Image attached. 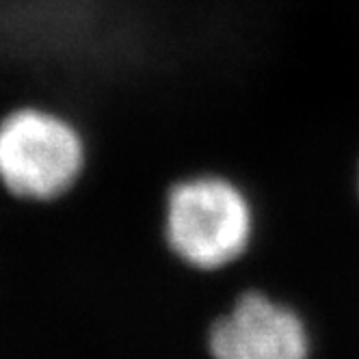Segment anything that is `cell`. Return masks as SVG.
<instances>
[{
  "instance_id": "2",
  "label": "cell",
  "mask_w": 359,
  "mask_h": 359,
  "mask_svg": "<svg viewBox=\"0 0 359 359\" xmlns=\"http://www.w3.org/2000/svg\"><path fill=\"white\" fill-rule=\"evenodd\" d=\"M167 247L184 264L215 271L236 262L253 236V208L232 177L199 169L177 175L161 201Z\"/></svg>"
},
{
  "instance_id": "3",
  "label": "cell",
  "mask_w": 359,
  "mask_h": 359,
  "mask_svg": "<svg viewBox=\"0 0 359 359\" xmlns=\"http://www.w3.org/2000/svg\"><path fill=\"white\" fill-rule=\"evenodd\" d=\"M212 359H307L310 338L290 307L262 292H245L208 333Z\"/></svg>"
},
{
  "instance_id": "1",
  "label": "cell",
  "mask_w": 359,
  "mask_h": 359,
  "mask_svg": "<svg viewBox=\"0 0 359 359\" xmlns=\"http://www.w3.org/2000/svg\"><path fill=\"white\" fill-rule=\"evenodd\" d=\"M91 147L69 113L46 102H22L0 115V191L48 206L83 184Z\"/></svg>"
}]
</instances>
